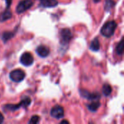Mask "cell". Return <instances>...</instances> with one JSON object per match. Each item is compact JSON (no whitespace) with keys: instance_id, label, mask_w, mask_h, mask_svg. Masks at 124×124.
Returning a JSON list of instances; mask_svg holds the SVG:
<instances>
[{"instance_id":"obj_1","label":"cell","mask_w":124,"mask_h":124,"mask_svg":"<svg viewBox=\"0 0 124 124\" xmlns=\"http://www.w3.org/2000/svg\"><path fill=\"white\" fill-rule=\"evenodd\" d=\"M116 28H117V23L115 21H113V20L108 21L104 24V25L101 28L100 32L102 36L107 38H110L114 34V32Z\"/></svg>"},{"instance_id":"obj_2","label":"cell","mask_w":124,"mask_h":124,"mask_svg":"<svg viewBox=\"0 0 124 124\" xmlns=\"http://www.w3.org/2000/svg\"><path fill=\"white\" fill-rule=\"evenodd\" d=\"M31 103V100L29 97H25L23 100L20 101V103L13 105V104H9L4 106V111H15L16 110H18L21 108H27L30 105Z\"/></svg>"},{"instance_id":"obj_3","label":"cell","mask_w":124,"mask_h":124,"mask_svg":"<svg viewBox=\"0 0 124 124\" xmlns=\"http://www.w3.org/2000/svg\"><path fill=\"white\" fill-rule=\"evenodd\" d=\"M25 74L23 70L20 69H16L10 72L9 73V78L10 79L16 83L21 82L25 78Z\"/></svg>"},{"instance_id":"obj_4","label":"cell","mask_w":124,"mask_h":124,"mask_svg":"<svg viewBox=\"0 0 124 124\" xmlns=\"http://www.w3.org/2000/svg\"><path fill=\"white\" fill-rule=\"evenodd\" d=\"M33 3L31 0H22L18 3L16 7V12L18 14H21L30 9L33 6Z\"/></svg>"},{"instance_id":"obj_5","label":"cell","mask_w":124,"mask_h":124,"mask_svg":"<svg viewBox=\"0 0 124 124\" xmlns=\"http://www.w3.org/2000/svg\"><path fill=\"white\" fill-rule=\"evenodd\" d=\"M72 39V33L70 29L64 28L60 31V43L61 44H68Z\"/></svg>"},{"instance_id":"obj_6","label":"cell","mask_w":124,"mask_h":124,"mask_svg":"<svg viewBox=\"0 0 124 124\" xmlns=\"http://www.w3.org/2000/svg\"><path fill=\"white\" fill-rule=\"evenodd\" d=\"M33 57L30 52H25L23 53L20 59L21 64L25 66H31L33 63Z\"/></svg>"},{"instance_id":"obj_7","label":"cell","mask_w":124,"mask_h":124,"mask_svg":"<svg viewBox=\"0 0 124 124\" xmlns=\"http://www.w3.org/2000/svg\"><path fill=\"white\" fill-rule=\"evenodd\" d=\"M51 116L56 119L62 118L64 116V110L62 107L57 105L52 108V109L51 110Z\"/></svg>"},{"instance_id":"obj_8","label":"cell","mask_w":124,"mask_h":124,"mask_svg":"<svg viewBox=\"0 0 124 124\" xmlns=\"http://www.w3.org/2000/svg\"><path fill=\"white\" fill-rule=\"evenodd\" d=\"M80 93H81V97H83L87 100H97L100 98V94L97 93V92L96 93H90L86 90L82 89L80 91Z\"/></svg>"},{"instance_id":"obj_9","label":"cell","mask_w":124,"mask_h":124,"mask_svg":"<svg viewBox=\"0 0 124 124\" xmlns=\"http://www.w3.org/2000/svg\"><path fill=\"white\" fill-rule=\"evenodd\" d=\"M36 53L41 57H46L49 54V49L44 45H40L36 48Z\"/></svg>"},{"instance_id":"obj_10","label":"cell","mask_w":124,"mask_h":124,"mask_svg":"<svg viewBox=\"0 0 124 124\" xmlns=\"http://www.w3.org/2000/svg\"><path fill=\"white\" fill-rule=\"evenodd\" d=\"M41 1V5L44 7H54L58 4L57 0H39Z\"/></svg>"},{"instance_id":"obj_11","label":"cell","mask_w":124,"mask_h":124,"mask_svg":"<svg viewBox=\"0 0 124 124\" xmlns=\"http://www.w3.org/2000/svg\"><path fill=\"white\" fill-rule=\"evenodd\" d=\"M12 17V12L9 9H6L2 13L0 14V22H4Z\"/></svg>"},{"instance_id":"obj_12","label":"cell","mask_w":124,"mask_h":124,"mask_svg":"<svg viewBox=\"0 0 124 124\" xmlns=\"http://www.w3.org/2000/svg\"><path fill=\"white\" fill-rule=\"evenodd\" d=\"M100 48V44L97 38H95L90 44V49L92 51H98Z\"/></svg>"},{"instance_id":"obj_13","label":"cell","mask_w":124,"mask_h":124,"mask_svg":"<svg viewBox=\"0 0 124 124\" xmlns=\"http://www.w3.org/2000/svg\"><path fill=\"white\" fill-rule=\"evenodd\" d=\"M100 107V103L96 100L95 102H93L91 104L88 105V109L92 112H96Z\"/></svg>"},{"instance_id":"obj_14","label":"cell","mask_w":124,"mask_h":124,"mask_svg":"<svg viewBox=\"0 0 124 124\" xmlns=\"http://www.w3.org/2000/svg\"><path fill=\"white\" fill-rule=\"evenodd\" d=\"M102 92L105 96H109L112 92V87L109 84H105L102 87Z\"/></svg>"},{"instance_id":"obj_15","label":"cell","mask_w":124,"mask_h":124,"mask_svg":"<svg viewBox=\"0 0 124 124\" xmlns=\"http://www.w3.org/2000/svg\"><path fill=\"white\" fill-rule=\"evenodd\" d=\"M116 53L118 55H122L124 53V43H123V40H121V41L118 44L116 49Z\"/></svg>"},{"instance_id":"obj_16","label":"cell","mask_w":124,"mask_h":124,"mask_svg":"<svg viewBox=\"0 0 124 124\" xmlns=\"http://www.w3.org/2000/svg\"><path fill=\"white\" fill-rule=\"evenodd\" d=\"M14 36V33H11V32H5L3 33V36H2V39L4 41H7V40L10 39L12 36Z\"/></svg>"},{"instance_id":"obj_17","label":"cell","mask_w":124,"mask_h":124,"mask_svg":"<svg viewBox=\"0 0 124 124\" xmlns=\"http://www.w3.org/2000/svg\"><path fill=\"white\" fill-rule=\"evenodd\" d=\"M39 120H40L39 116H33L31 117V118L30 119V121H29L28 124H36L39 122Z\"/></svg>"},{"instance_id":"obj_18","label":"cell","mask_w":124,"mask_h":124,"mask_svg":"<svg viewBox=\"0 0 124 124\" xmlns=\"http://www.w3.org/2000/svg\"><path fill=\"white\" fill-rule=\"evenodd\" d=\"M114 1L113 0H106V2H105V9L107 11H109L111 7L114 5Z\"/></svg>"},{"instance_id":"obj_19","label":"cell","mask_w":124,"mask_h":124,"mask_svg":"<svg viewBox=\"0 0 124 124\" xmlns=\"http://www.w3.org/2000/svg\"><path fill=\"white\" fill-rule=\"evenodd\" d=\"M6 1V6H7V9H9V7L11 5L12 3V0H5Z\"/></svg>"},{"instance_id":"obj_20","label":"cell","mask_w":124,"mask_h":124,"mask_svg":"<svg viewBox=\"0 0 124 124\" xmlns=\"http://www.w3.org/2000/svg\"><path fill=\"white\" fill-rule=\"evenodd\" d=\"M3 121H4V116H3V115L0 113V124L3 123Z\"/></svg>"},{"instance_id":"obj_21","label":"cell","mask_w":124,"mask_h":124,"mask_svg":"<svg viewBox=\"0 0 124 124\" xmlns=\"http://www.w3.org/2000/svg\"><path fill=\"white\" fill-rule=\"evenodd\" d=\"M61 124H69V122H68V121L64 120V121H61Z\"/></svg>"},{"instance_id":"obj_22","label":"cell","mask_w":124,"mask_h":124,"mask_svg":"<svg viewBox=\"0 0 124 124\" xmlns=\"http://www.w3.org/2000/svg\"><path fill=\"white\" fill-rule=\"evenodd\" d=\"M100 1V0H94V2H96V3H97V2H99Z\"/></svg>"}]
</instances>
